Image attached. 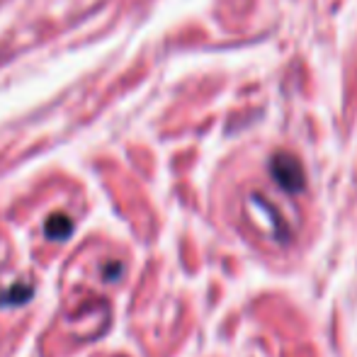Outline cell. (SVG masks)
Returning <instances> with one entry per match:
<instances>
[{
	"label": "cell",
	"instance_id": "6da1fadb",
	"mask_svg": "<svg viewBox=\"0 0 357 357\" xmlns=\"http://www.w3.org/2000/svg\"><path fill=\"white\" fill-rule=\"evenodd\" d=\"M270 175L287 192H301L306 185V175L301 163L291 153H275L270 158Z\"/></svg>",
	"mask_w": 357,
	"mask_h": 357
},
{
	"label": "cell",
	"instance_id": "7a4b0ae2",
	"mask_svg": "<svg viewBox=\"0 0 357 357\" xmlns=\"http://www.w3.org/2000/svg\"><path fill=\"white\" fill-rule=\"evenodd\" d=\"M73 231V221L68 219L66 214H52L47 219V224H44V234L49 236V238L54 241H63L68 238Z\"/></svg>",
	"mask_w": 357,
	"mask_h": 357
},
{
	"label": "cell",
	"instance_id": "3957f363",
	"mask_svg": "<svg viewBox=\"0 0 357 357\" xmlns=\"http://www.w3.org/2000/svg\"><path fill=\"white\" fill-rule=\"evenodd\" d=\"M29 294H32L29 287H13L5 294H0V304H22V301L29 299Z\"/></svg>",
	"mask_w": 357,
	"mask_h": 357
},
{
	"label": "cell",
	"instance_id": "277c9868",
	"mask_svg": "<svg viewBox=\"0 0 357 357\" xmlns=\"http://www.w3.org/2000/svg\"><path fill=\"white\" fill-rule=\"evenodd\" d=\"M119 273H122V265H114V268L107 265V268H105V280H117L114 275H119Z\"/></svg>",
	"mask_w": 357,
	"mask_h": 357
}]
</instances>
